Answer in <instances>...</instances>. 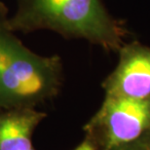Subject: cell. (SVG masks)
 <instances>
[{"mask_svg":"<svg viewBox=\"0 0 150 150\" xmlns=\"http://www.w3.org/2000/svg\"><path fill=\"white\" fill-rule=\"evenodd\" d=\"M8 25L23 33L51 30L68 39H83L108 52H117L127 29L101 0H18Z\"/></svg>","mask_w":150,"mask_h":150,"instance_id":"cell-1","label":"cell"},{"mask_svg":"<svg viewBox=\"0 0 150 150\" xmlns=\"http://www.w3.org/2000/svg\"><path fill=\"white\" fill-rule=\"evenodd\" d=\"M8 18L7 7L0 2V112L36 108L61 91L62 59L29 50L9 28Z\"/></svg>","mask_w":150,"mask_h":150,"instance_id":"cell-2","label":"cell"},{"mask_svg":"<svg viewBox=\"0 0 150 150\" xmlns=\"http://www.w3.org/2000/svg\"><path fill=\"white\" fill-rule=\"evenodd\" d=\"M150 129V98L104 96L103 101L84 126L85 136L98 150H113L136 142Z\"/></svg>","mask_w":150,"mask_h":150,"instance_id":"cell-3","label":"cell"},{"mask_svg":"<svg viewBox=\"0 0 150 150\" xmlns=\"http://www.w3.org/2000/svg\"><path fill=\"white\" fill-rule=\"evenodd\" d=\"M117 53L118 62L101 84L104 96L150 98V46L124 42Z\"/></svg>","mask_w":150,"mask_h":150,"instance_id":"cell-4","label":"cell"},{"mask_svg":"<svg viewBox=\"0 0 150 150\" xmlns=\"http://www.w3.org/2000/svg\"><path fill=\"white\" fill-rule=\"evenodd\" d=\"M47 114L36 108H15L0 112V150H29L32 136Z\"/></svg>","mask_w":150,"mask_h":150,"instance_id":"cell-5","label":"cell"},{"mask_svg":"<svg viewBox=\"0 0 150 150\" xmlns=\"http://www.w3.org/2000/svg\"><path fill=\"white\" fill-rule=\"evenodd\" d=\"M73 150H98L96 143L90 139V137L85 136V139L82 140V142L79 145L76 146Z\"/></svg>","mask_w":150,"mask_h":150,"instance_id":"cell-6","label":"cell"},{"mask_svg":"<svg viewBox=\"0 0 150 150\" xmlns=\"http://www.w3.org/2000/svg\"><path fill=\"white\" fill-rule=\"evenodd\" d=\"M29 150H34V148H33V147H32L31 149H29Z\"/></svg>","mask_w":150,"mask_h":150,"instance_id":"cell-7","label":"cell"}]
</instances>
